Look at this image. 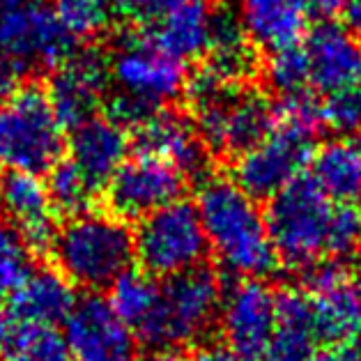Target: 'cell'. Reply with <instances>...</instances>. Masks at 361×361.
I'll return each mask as SVG.
<instances>
[{
    "instance_id": "obj_1",
    "label": "cell",
    "mask_w": 361,
    "mask_h": 361,
    "mask_svg": "<svg viewBox=\"0 0 361 361\" xmlns=\"http://www.w3.org/2000/svg\"><path fill=\"white\" fill-rule=\"evenodd\" d=\"M196 207L209 251L224 269L240 279H262L276 269L265 212L233 178H207L198 189Z\"/></svg>"
},
{
    "instance_id": "obj_2",
    "label": "cell",
    "mask_w": 361,
    "mask_h": 361,
    "mask_svg": "<svg viewBox=\"0 0 361 361\" xmlns=\"http://www.w3.org/2000/svg\"><path fill=\"white\" fill-rule=\"evenodd\" d=\"M184 94L209 152L242 154L276 127V104L260 90L231 83L202 65Z\"/></svg>"
},
{
    "instance_id": "obj_3",
    "label": "cell",
    "mask_w": 361,
    "mask_h": 361,
    "mask_svg": "<svg viewBox=\"0 0 361 361\" xmlns=\"http://www.w3.org/2000/svg\"><path fill=\"white\" fill-rule=\"evenodd\" d=\"M51 253L69 283L94 293L111 288L134 265V233L120 216L87 209L58 226Z\"/></svg>"
},
{
    "instance_id": "obj_4",
    "label": "cell",
    "mask_w": 361,
    "mask_h": 361,
    "mask_svg": "<svg viewBox=\"0 0 361 361\" xmlns=\"http://www.w3.org/2000/svg\"><path fill=\"white\" fill-rule=\"evenodd\" d=\"M336 205L308 173L271 196L265 221L279 262L308 271L334 260Z\"/></svg>"
},
{
    "instance_id": "obj_5",
    "label": "cell",
    "mask_w": 361,
    "mask_h": 361,
    "mask_svg": "<svg viewBox=\"0 0 361 361\" xmlns=\"http://www.w3.org/2000/svg\"><path fill=\"white\" fill-rule=\"evenodd\" d=\"M221 302V281L202 265L164 279L154 313L136 331V336L157 350L196 345L219 322Z\"/></svg>"
},
{
    "instance_id": "obj_6",
    "label": "cell",
    "mask_w": 361,
    "mask_h": 361,
    "mask_svg": "<svg viewBox=\"0 0 361 361\" xmlns=\"http://www.w3.org/2000/svg\"><path fill=\"white\" fill-rule=\"evenodd\" d=\"M63 149L65 129L44 87L25 83L0 102V173H49Z\"/></svg>"
},
{
    "instance_id": "obj_7",
    "label": "cell",
    "mask_w": 361,
    "mask_h": 361,
    "mask_svg": "<svg viewBox=\"0 0 361 361\" xmlns=\"http://www.w3.org/2000/svg\"><path fill=\"white\" fill-rule=\"evenodd\" d=\"M207 251L196 202L175 200L140 219L134 233L138 265L154 279H171L200 267Z\"/></svg>"
},
{
    "instance_id": "obj_8",
    "label": "cell",
    "mask_w": 361,
    "mask_h": 361,
    "mask_svg": "<svg viewBox=\"0 0 361 361\" xmlns=\"http://www.w3.org/2000/svg\"><path fill=\"white\" fill-rule=\"evenodd\" d=\"M109 76L116 94L149 113L178 99L189 78L184 63L161 51L145 32L120 42L109 63Z\"/></svg>"
},
{
    "instance_id": "obj_9",
    "label": "cell",
    "mask_w": 361,
    "mask_h": 361,
    "mask_svg": "<svg viewBox=\"0 0 361 361\" xmlns=\"http://www.w3.org/2000/svg\"><path fill=\"white\" fill-rule=\"evenodd\" d=\"M76 47L47 0H0V54L16 60L25 72L56 69L76 54Z\"/></svg>"
},
{
    "instance_id": "obj_10",
    "label": "cell",
    "mask_w": 361,
    "mask_h": 361,
    "mask_svg": "<svg viewBox=\"0 0 361 361\" xmlns=\"http://www.w3.org/2000/svg\"><path fill=\"white\" fill-rule=\"evenodd\" d=\"M315 154V136L276 122L269 134L235 157L233 180L255 200H269L302 178Z\"/></svg>"
},
{
    "instance_id": "obj_11",
    "label": "cell",
    "mask_w": 361,
    "mask_h": 361,
    "mask_svg": "<svg viewBox=\"0 0 361 361\" xmlns=\"http://www.w3.org/2000/svg\"><path fill=\"white\" fill-rule=\"evenodd\" d=\"M187 178L157 157L136 152L106 184L111 214L122 221H140L175 200H182Z\"/></svg>"
},
{
    "instance_id": "obj_12",
    "label": "cell",
    "mask_w": 361,
    "mask_h": 361,
    "mask_svg": "<svg viewBox=\"0 0 361 361\" xmlns=\"http://www.w3.org/2000/svg\"><path fill=\"white\" fill-rule=\"evenodd\" d=\"M306 295L322 348H348L361 336V293L336 260L308 269Z\"/></svg>"
},
{
    "instance_id": "obj_13",
    "label": "cell",
    "mask_w": 361,
    "mask_h": 361,
    "mask_svg": "<svg viewBox=\"0 0 361 361\" xmlns=\"http://www.w3.org/2000/svg\"><path fill=\"white\" fill-rule=\"evenodd\" d=\"M63 324L74 361H138V336L109 299L94 295L76 299Z\"/></svg>"
},
{
    "instance_id": "obj_14",
    "label": "cell",
    "mask_w": 361,
    "mask_h": 361,
    "mask_svg": "<svg viewBox=\"0 0 361 361\" xmlns=\"http://www.w3.org/2000/svg\"><path fill=\"white\" fill-rule=\"evenodd\" d=\"M276 293L262 279H240L224 290L219 327L226 345L262 357L276 327Z\"/></svg>"
},
{
    "instance_id": "obj_15",
    "label": "cell",
    "mask_w": 361,
    "mask_h": 361,
    "mask_svg": "<svg viewBox=\"0 0 361 361\" xmlns=\"http://www.w3.org/2000/svg\"><path fill=\"white\" fill-rule=\"evenodd\" d=\"M109 83V63L94 51H76L54 69L47 92L65 131L99 116Z\"/></svg>"
},
{
    "instance_id": "obj_16",
    "label": "cell",
    "mask_w": 361,
    "mask_h": 361,
    "mask_svg": "<svg viewBox=\"0 0 361 361\" xmlns=\"http://www.w3.org/2000/svg\"><path fill=\"white\" fill-rule=\"evenodd\" d=\"M56 214L47 180L37 173H0V216L21 233L32 253L51 251L58 233Z\"/></svg>"
},
{
    "instance_id": "obj_17",
    "label": "cell",
    "mask_w": 361,
    "mask_h": 361,
    "mask_svg": "<svg viewBox=\"0 0 361 361\" xmlns=\"http://www.w3.org/2000/svg\"><path fill=\"white\" fill-rule=\"evenodd\" d=\"M134 147L140 154L157 157L184 178L205 173L209 164V147L202 140L196 122L173 111H154L138 127H134Z\"/></svg>"
},
{
    "instance_id": "obj_18",
    "label": "cell",
    "mask_w": 361,
    "mask_h": 361,
    "mask_svg": "<svg viewBox=\"0 0 361 361\" xmlns=\"http://www.w3.org/2000/svg\"><path fill=\"white\" fill-rule=\"evenodd\" d=\"M304 39L311 87L329 94L361 81V44L345 25L320 21Z\"/></svg>"
},
{
    "instance_id": "obj_19",
    "label": "cell",
    "mask_w": 361,
    "mask_h": 361,
    "mask_svg": "<svg viewBox=\"0 0 361 361\" xmlns=\"http://www.w3.org/2000/svg\"><path fill=\"white\" fill-rule=\"evenodd\" d=\"M69 134L67 157L97 191L106 189L113 175L129 159L127 129L109 116H94Z\"/></svg>"
},
{
    "instance_id": "obj_20",
    "label": "cell",
    "mask_w": 361,
    "mask_h": 361,
    "mask_svg": "<svg viewBox=\"0 0 361 361\" xmlns=\"http://www.w3.org/2000/svg\"><path fill=\"white\" fill-rule=\"evenodd\" d=\"M216 7L209 0H187L169 14L147 23L145 35L180 63L205 58L214 30Z\"/></svg>"
},
{
    "instance_id": "obj_21",
    "label": "cell",
    "mask_w": 361,
    "mask_h": 361,
    "mask_svg": "<svg viewBox=\"0 0 361 361\" xmlns=\"http://www.w3.org/2000/svg\"><path fill=\"white\" fill-rule=\"evenodd\" d=\"M76 304L74 286L58 269H32L10 295V313L19 324L56 327Z\"/></svg>"
},
{
    "instance_id": "obj_22",
    "label": "cell",
    "mask_w": 361,
    "mask_h": 361,
    "mask_svg": "<svg viewBox=\"0 0 361 361\" xmlns=\"http://www.w3.org/2000/svg\"><path fill=\"white\" fill-rule=\"evenodd\" d=\"M322 348L306 290L288 288L276 297V327L267 361H311Z\"/></svg>"
},
{
    "instance_id": "obj_23",
    "label": "cell",
    "mask_w": 361,
    "mask_h": 361,
    "mask_svg": "<svg viewBox=\"0 0 361 361\" xmlns=\"http://www.w3.org/2000/svg\"><path fill=\"white\" fill-rule=\"evenodd\" d=\"M240 19L255 47L267 51L302 44L308 28L299 0H240Z\"/></svg>"
},
{
    "instance_id": "obj_24",
    "label": "cell",
    "mask_w": 361,
    "mask_h": 361,
    "mask_svg": "<svg viewBox=\"0 0 361 361\" xmlns=\"http://www.w3.org/2000/svg\"><path fill=\"white\" fill-rule=\"evenodd\" d=\"M313 182L336 202L361 200V134L341 136L315 149Z\"/></svg>"
},
{
    "instance_id": "obj_25",
    "label": "cell",
    "mask_w": 361,
    "mask_h": 361,
    "mask_svg": "<svg viewBox=\"0 0 361 361\" xmlns=\"http://www.w3.org/2000/svg\"><path fill=\"white\" fill-rule=\"evenodd\" d=\"M255 49L258 47L246 32L240 14L226 10V7L221 10L216 7L212 39H209V49L205 54V67L231 83H244L258 69Z\"/></svg>"
},
{
    "instance_id": "obj_26",
    "label": "cell",
    "mask_w": 361,
    "mask_h": 361,
    "mask_svg": "<svg viewBox=\"0 0 361 361\" xmlns=\"http://www.w3.org/2000/svg\"><path fill=\"white\" fill-rule=\"evenodd\" d=\"M161 283L143 269H127L109 288V304L134 334L147 322L159 302Z\"/></svg>"
},
{
    "instance_id": "obj_27",
    "label": "cell",
    "mask_w": 361,
    "mask_h": 361,
    "mask_svg": "<svg viewBox=\"0 0 361 361\" xmlns=\"http://www.w3.org/2000/svg\"><path fill=\"white\" fill-rule=\"evenodd\" d=\"M47 189L51 202H54V209L58 214H65L67 219L87 212L94 205L97 193H99L85 180V175L76 169L69 157H63L49 171Z\"/></svg>"
},
{
    "instance_id": "obj_28",
    "label": "cell",
    "mask_w": 361,
    "mask_h": 361,
    "mask_svg": "<svg viewBox=\"0 0 361 361\" xmlns=\"http://www.w3.org/2000/svg\"><path fill=\"white\" fill-rule=\"evenodd\" d=\"M51 7L76 44L102 37L113 21L111 0H51Z\"/></svg>"
},
{
    "instance_id": "obj_29",
    "label": "cell",
    "mask_w": 361,
    "mask_h": 361,
    "mask_svg": "<svg viewBox=\"0 0 361 361\" xmlns=\"http://www.w3.org/2000/svg\"><path fill=\"white\" fill-rule=\"evenodd\" d=\"M3 355L7 361H74L63 334L44 324L14 327Z\"/></svg>"
},
{
    "instance_id": "obj_30",
    "label": "cell",
    "mask_w": 361,
    "mask_h": 361,
    "mask_svg": "<svg viewBox=\"0 0 361 361\" xmlns=\"http://www.w3.org/2000/svg\"><path fill=\"white\" fill-rule=\"evenodd\" d=\"M32 249L16 228L0 216V297H10L32 271Z\"/></svg>"
},
{
    "instance_id": "obj_31",
    "label": "cell",
    "mask_w": 361,
    "mask_h": 361,
    "mask_svg": "<svg viewBox=\"0 0 361 361\" xmlns=\"http://www.w3.org/2000/svg\"><path fill=\"white\" fill-rule=\"evenodd\" d=\"M267 81L279 94H290L311 87V74H308V58L302 44L271 51L265 67Z\"/></svg>"
},
{
    "instance_id": "obj_32",
    "label": "cell",
    "mask_w": 361,
    "mask_h": 361,
    "mask_svg": "<svg viewBox=\"0 0 361 361\" xmlns=\"http://www.w3.org/2000/svg\"><path fill=\"white\" fill-rule=\"evenodd\" d=\"M322 122L341 136L361 134V85L329 92L322 102Z\"/></svg>"
},
{
    "instance_id": "obj_33",
    "label": "cell",
    "mask_w": 361,
    "mask_h": 361,
    "mask_svg": "<svg viewBox=\"0 0 361 361\" xmlns=\"http://www.w3.org/2000/svg\"><path fill=\"white\" fill-rule=\"evenodd\" d=\"M276 122L295 129L308 131L318 136L322 122V102L315 97L313 90H299L290 94H281V102L276 104Z\"/></svg>"
},
{
    "instance_id": "obj_34",
    "label": "cell",
    "mask_w": 361,
    "mask_h": 361,
    "mask_svg": "<svg viewBox=\"0 0 361 361\" xmlns=\"http://www.w3.org/2000/svg\"><path fill=\"white\" fill-rule=\"evenodd\" d=\"M182 3H187V0H129L120 12H125L127 16H131V19H136V21L152 23L159 19V16L175 10V7H180Z\"/></svg>"
},
{
    "instance_id": "obj_35",
    "label": "cell",
    "mask_w": 361,
    "mask_h": 361,
    "mask_svg": "<svg viewBox=\"0 0 361 361\" xmlns=\"http://www.w3.org/2000/svg\"><path fill=\"white\" fill-rule=\"evenodd\" d=\"M23 74H25V67H21L16 60L0 54V102L7 99L16 87L23 85L21 83Z\"/></svg>"
},
{
    "instance_id": "obj_36",
    "label": "cell",
    "mask_w": 361,
    "mask_h": 361,
    "mask_svg": "<svg viewBox=\"0 0 361 361\" xmlns=\"http://www.w3.org/2000/svg\"><path fill=\"white\" fill-rule=\"evenodd\" d=\"M299 5H302L304 12L308 16H313V19L329 21L343 12V7L348 5V0H299Z\"/></svg>"
},
{
    "instance_id": "obj_37",
    "label": "cell",
    "mask_w": 361,
    "mask_h": 361,
    "mask_svg": "<svg viewBox=\"0 0 361 361\" xmlns=\"http://www.w3.org/2000/svg\"><path fill=\"white\" fill-rule=\"evenodd\" d=\"M196 361H258V357L244 355L240 350H233L231 345H207L200 350Z\"/></svg>"
},
{
    "instance_id": "obj_38",
    "label": "cell",
    "mask_w": 361,
    "mask_h": 361,
    "mask_svg": "<svg viewBox=\"0 0 361 361\" xmlns=\"http://www.w3.org/2000/svg\"><path fill=\"white\" fill-rule=\"evenodd\" d=\"M341 14H343V25L361 44V0H348V5L343 7Z\"/></svg>"
},
{
    "instance_id": "obj_39",
    "label": "cell",
    "mask_w": 361,
    "mask_h": 361,
    "mask_svg": "<svg viewBox=\"0 0 361 361\" xmlns=\"http://www.w3.org/2000/svg\"><path fill=\"white\" fill-rule=\"evenodd\" d=\"M311 361H361L357 350H350V348H327V350H320Z\"/></svg>"
},
{
    "instance_id": "obj_40",
    "label": "cell",
    "mask_w": 361,
    "mask_h": 361,
    "mask_svg": "<svg viewBox=\"0 0 361 361\" xmlns=\"http://www.w3.org/2000/svg\"><path fill=\"white\" fill-rule=\"evenodd\" d=\"M14 334V318L10 313V308H5L3 304H0V355L5 352L7 343H10Z\"/></svg>"
},
{
    "instance_id": "obj_41",
    "label": "cell",
    "mask_w": 361,
    "mask_h": 361,
    "mask_svg": "<svg viewBox=\"0 0 361 361\" xmlns=\"http://www.w3.org/2000/svg\"><path fill=\"white\" fill-rule=\"evenodd\" d=\"M143 361H191V359H189V357H184V355H180V352H175V350H159L157 355L147 357V359H143Z\"/></svg>"
},
{
    "instance_id": "obj_42",
    "label": "cell",
    "mask_w": 361,
    "mask_h": 361,
    "mask_svg": "<svg viewBox=\"0 0 361 361\" xmlns=\"http://www.w3.org/2000/svg\"><path fill=\"white\" fill-rule=\"evenodd\" d=\"M111 3H113V7H118V10H122V7H125V5L129 3V0H111Z\"/></svg>"
},
{
    "instance_id": "obj_43",
    "label": "cell",
    "mask_w": 361,
    "mask_h": 361,
    "mask_svg": "<svg viewBox=\"0 0 361 361\" xmlns=\"http://www.w3.org/2000/svg\"><path fill=\"white\" fill-rule=\"evenodd\" d=\"M357 345H359V348H357V355H359V359H361V336L357 338Z\"/></svg>"
},
{
    "instance_id": "obj_44",
    "label": "cell",
    "mask_w": 361,
    "mask_h": 361,
    "mask_svg": "<svg viewBox=\"0 0 361 361\" xmlns=\"http://www.w3.org/2000/svg\"><path fill=\"white\" fill-rule=\"evenodd\" d=\"M357 286H359V293H361V279L357 281Z\"/></svg>"
}]
</instances>
